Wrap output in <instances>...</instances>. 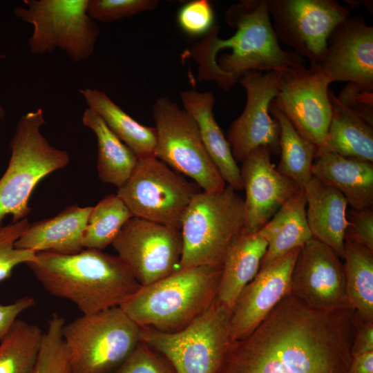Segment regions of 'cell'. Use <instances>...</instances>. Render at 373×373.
I'll return each instance as SVG.
<instances>
[{
	"label": "cell",
	"instance_id": "1",
	"mask_svg": "<svg viewBox=\"0 0 373 373\" xmlns=\"http://www.w3.org/2000/svg\"><path fill=\"white\" fill-rule=\"evenodd\" d=\"M354 313L312 309L289 294L249 334L230 342L216 373H347Z\"/></svg>",
	"mask_w": 373,
	"mask_h": 373
},
{
	"label": "cell",
	"instance_id": "2",
	"mask_svg": "<svg viewBox=\"0 0 373 373\" xmlns=\"http://www.w3.org/2000/svg\"><path fill=\"white\" fill-rule=\"evenodd\" d=\"M225 20L236 29L233 36L219 38V27L214 25L189 52L198 64L200 81H214L228 91L232 86L230 79L236 84L247 72H270L304 64V58L280 46L267 0L240 1L229 8Z\"/></svg>",
	"mask_w": 373,
	"mask_h": 373
},
{
	"label": "cell",
	"instance_id": "3",
	"mask_svg": "<svg viewBox=\"0 0 373 373\" xmlns=\"http://www.w3.org/2000/svg\"><path fill=\"white\" fill-rule=\"evenodd\" d=\"M26 265L46 291L70 300L82 314L120 307L141 287L118 256L94 249L69 255L37 252Z\"/></svg>",
	"mask_w": 373,
	"mask_h": 373
},
{
	"label": "cell",
	"instance_id": "4",
	"mask_svg": "<svg viewBox=\"0 0 373 373\" xmlns=\"http://www.w3.org/2000/svg\"><path fill=\"white\" fill-rule=\"evenodd\" d=\"M221 268L216 265L179 268L153 283L141 286L119 307L140 327L178 332L214 302Z\"/></svg>",
	"mask_w": 373,
	"mask_h": 373
},
{
	"label": "cell",
	"instance_id": "5",
	"mask_svg": "<svg viewBox=\"0 0 373 373\" xmlns=\"http://www.w3.org/2000/svg\"><path fill=\"white\" fill-rule=\"evenodd\" d=\"M45 124L42 108L30 111L19 120L10 141L8 167L0 178V225L8 215L12 222L30 213L32 191L48 174L69 163L67 151L51 146L41 133Z\"/></svg>",
	"mask_w": 373,
	"mask_h": 373
},
{
	"label": "cell",
	"instance_id": "6",
	"mask_svg": "<svg viewBox=\"0 0 373 373\" xmlns=\"http://www.w3.org/2000/svg\"><path fill=\"white\" fill-rule=\"evenodd\" d=\"M244 228V199L237 191L226 184L219 191H200L182 218L180 268L222 267L229 246Z\"/></svg>",
	"mask_w": 373,
	"mask_h": 373
},
{
	"label": "cell",
	"instance_id": "7",
	"mask_svg": "<svg viewBox=\"0 0 373 373\" xmlns=\"http://www.w3.org/2000/svg\"><path fill=\"white\" fill-rule=\"evenodd\" d=\"M61 333L70 373H112L140 342V327L119 307L82 314Z\"/></svg>",
	"mask_w": 373,
	"mask_h": 373
},
{
	"label": "cell",
	"instance_id": "8",
	"mask_svg": "<svg viewBox=\"0 0 373 373\" xmlns=\"http://www.w3.org/2000/svg\"><path fill=\"white\" fill-rule=\"evenodd\" d=\"M231 312L215 299L202 314L178 332L140 327V341L162 355L175 373H216L231 342Z\"/></svg>",
	"mask_w": 373,
	"mask_h": 373
},
{
	"label": "cell",
	"instance_id": "9",
	"mask_svg": "<svg viewBox=\"0 0 373 373\" xmlns=\"http://www.w3.org/2000/svg\"><path fill=\"white\" fill-rule=\"evenodd\" d=\"M15 16L33 27L28 43L34 55L64 50L75 62L93 54L100 31L87 12L88 0H24Z\"/></svg>",
	"mask_w": 373,
	"mask_h": 373
},
{
	"label": "cell",
	"instance_id": "10",
	"mask_svg": "<svg viewBox=\"0 0 373 373\" xmlns=\"http://www.w3.org/2000/svg\"><path fill=\"white\" fill-rule=\"evenodd\" d=\"M157 135L155 157L203 191L224 189L226 183L207 153L193 117L166 97L152 108Z\"/></svg>",
	"mask_w": 373,
	"mask_h": 373
},
{
	"label": "cell",
	"instance_id": "11",
	"mask_svg": "<svg viewBox=\"0 0 373 373\" xmlns=\"http://www.w3.org/2000/svg\"><path fill=\"white\" fill-rule=\"evenodd\" d=\"M201 189L155 156L138 159L117 195L134 217L180 229L184 214Z\"/></svg>",
	"mask_w": 373,
	"mask_h": 373
},
{
	"label": "cell",
	"instance_id": "12",
	"mask_svg": "<svg viewBox=\"0 0 373 373\" xmlns=\"http://www.w3.org/2000/svg\"><path fill=\"white\" fill-rule=\"evenodd\" d=\"M278 93L273 100L296 131L318 148L332 118L329 85L334 81L319 64L281 66L273 70Z\"/></svg>",
	"mask_w": 373,
	"mask_h": 373
},
{
	"label": "cell",
	"instance_id": "13",
	"mask_svg": "<svg viewBox=\"0 0 373 373\" xmlns=\"http://www.w3.org/2000/svg\"><path fill=\"white\" fill-rule=\"evenodd\" d=\"M278 39L311 64H321L335 27L350 14L336 0H267Z\"/></svg>",
	"mask_w": 373,
	"mask_h": 373
},
{
	"label": "cell",
	"instance_id": "14",
	"mask_svg": "<svg viewBox=\"0 0 373 373\" xmlns=\"http://www.w3.org/2000/svg\"><path fill=\"white\" fill-rule=\"evenodd\" d=\"M111 245L141 286L153 283L180 268L182 237L178 228L133 216Z\"/></svg>",
	"mask_w": 373,
	"mask_h": 373
},
{
	"label": "cell",
	"instance_id": "15",
	"mask_svg": "<svg viewBox=\"0 0 373 373\" xmlns=\"http://www.w3.org/2000/svg\"><path fill=\"white\" fill-rule=\"evenodd\" d=\"M341 259L331 247L311 238L300 248L296 258L289 294L318 310L334 311L352 307Z\"/></svg>",
	"mask_w": 373,
	"mask_h": 373
},
{
	"label": "cell",
	"instance_id": "16",
	"mask_svg": "<svg viewBox=\"0 0 373 373\" xmlns=\"http://www.w3.org/2000/svg\"><path fill=\"white\" fill-rule=\"evenodd\" d=\"M245 89L247 100L242 114L229 126L227 140L236 162H242L260 146L280 154V126L271 117L269 107L278 89L274 71H249L239 79Z\"/></svg>",
	"mask_w": 373,
	"mask_h": 373
},
{
	"label": "cell",
	"instance_id": "17",
	"mask_svg": "<svg viewBox=\"0 0 373 373\" xmlns=\"http://www.w3.org/2000/svg\"><path fill=\"white\" fill-rule=\"evenodd\" d=\"M271 153L263 146L253 150L240 168L244 199V232L256 233L280 207L302 189L280 174L271 162Z\"/></svg>",
	"mask_w": 373,
	"mask_h": 373
},
{
	"label": "cell",
	"instance_id": "18",
	"mask_svg": "<svg viewBox=\"0 0 373 373\" xmlns=\"http://www.w3.org/2000/svg\"><path fill=\"white\" fill-rule=\"evenodd\" d=\"M300 248L259 269L242 289L231 312V341L249 334L289 294L291 275Z\"/></svg>",
	"mask_w": 373,
	"mask_h": 373
},
{
	"label": "cell",
	"instance_id": "19",
	"mask_svg": "<svg viewBox=\"0 0 373 373\" xmlns=\"http://www.w3.org/2000/svg\"><path fill=\"white\" fill-rule=\"evenodd\" d=\"M334 82H348L373 90V27L361 15H350L327 40L319 64Z\"/></svg>",
	"mask_w": 373,
	"mask_h": 373
},
{
	"label": "cell",
	"instance_id": "20",
	"mask_svg": "<svg viewBox=\"0 0 373 373\" xmlns=\"http://www.w3.org/2000/svg\"><path fill=\"white\" fill-rule=\"evenodd\" d=\"M92 207H67L55 216L32 224L16 241L15 247L35 252L75 254L84 248L83 239Z\"/></svg>",
	"mask_w": 373,
	"mask_h": 373
},
{
	"label": "cell",
	"instance_id": "21",
	"mask_svg": "<svg viewBox=\"0 0 373 373\" xmlns=\"http://www.w3.org/2000/svg\"><path fill=\"white\" fill-rule=\"evenodd\" d=\"M306 217L312 237L343 259L347 202L331 184L312 176L305 186Z\"/></svg>",
	"mask_w": 373,
	"mask_h": 373
},
{
	"label": "cell",
	"instance_id": "22",
	"mask_svg": "<svg viewBox=\"0 0 373 373\" xmlns=\"http://www.w3.org/2000/svg\"><path fill=\"white\" fill-rule=\"evenodd\" d=\"M180 99L184 109L196 122L204 147L226 184L237 191H242L240 167L214 116L213 94L192 88L182 91Z\"/></svg>",
	"mask_w": 373,
	"mask_h": 373
},
{
	"label": "cell",
	"instance_id": "23",
	"mask_svg": "<svg viewBox=\"0 0 373 373\" xmlns=\"http://www.w3.org/2000/svg\"><path fill=\"white\" fill-rule=\"evenodd\" d=\"M314 176L335 187L352 209L373 208V163L317 150L312 169Z\"/></svg>",
	"mask_w": 373,
	"mask_h": 373
},
{
	"label": "cell",
	"instance_id": "24",
	"mask_svg": "<svg viewBox=\"0 0 373 373\" xmlns=\"http://www.w3.org/2000/svg\"><path fill=\"white\" fill-rule=\"evenodd\" d=\"M267 245L259 231H243L233 240L222 265L216 300L232 309L242 289L258 274Z\"/></svg>",
	"mask_w": 373,
	"mask_h": 373
},
{
	"label": "cell",
	"instance_id": "25",
	"mask_svg": "<svg viewBox=\"0 0 373 373\" xmlns=\"http://www.w3.org/2000/svg\"><path fill=\"white\" fill-rule=\"evenodd\" d=\"M332 114L323 145L318 150L373 163V120L343 104L329 89Z\"/></svg>",
	"mask_w": 373,
	"mask_h": 373
},
{
	"label": "cell",
	"instance_id": "26",
	"mask_svg": "<svg viewBox=\"0 0 373 373\" xmlns=\"http://www.w3.org/2000/svg\"><path fill=\"white\" fill-rule=\"evenodd\" d=\"M303 189L285 202L258 231L267 241L260 269L292 250L302 247L312 238L306 217Z\"/></svg>",
	"mask_w": 373,
	"mask_h": 373
},
{
	"label": "cell",
	"instance_id": "27",
	"mask_svg": "<svg viewBox=\"0 0 373 373\" xmlns=\"http://www.w3.org/2000/svg\"><path fill=\"white\" fill-rule=\"evenodd\" d=\"M79 92L88 108L102 117L110 130L138 159L155 156L157 135L155 127L137 122L104 91L87 88L80 89Z\"/></svg>",
	"mask_w": 373,
	"mask_h": 373
},
{
	"label": "cell",
	"instance_id": "28",
	"mask_svg": "<svg viewBox=\"0 0 373 373\" xmlns=\"http://www.w3.org/2000/svg\"><path fill=\"white\" fill-rule=\"evenodd\" d=\"M83 124L92 130L97 141V171L104 183L119 188L130 177L138 158L107 126L94 111L86 108Z\"/></svg>",
	"mask_w": 373,
	"mask_h": 373
},
{
	"label": "cell",
	"instance_id": "29",
	"mask_svg": "<svg viewBox=\"0 0 373 373\" xmlns=\"http://www.w3.org/2000/svg\"><path fill=\"white\" fill-rule=\"evenodd\" d=\"M269 113L280 126V159L276 170L303 189L312 177V169L318 147L296 131L274 101Z\"/></svg>",
	"mask_w": 373,
	"mask_h": 373
},
{
	"label": "cell",
	"instance_id": "30",
	"mask_svg": "<svg viewBox=\"0 0 373 373\" xmlns=\"http://www.w3.org/2000/svg\"><path fill=\"white\" fill-rule=\"evenodd\" d=\"M343 259L349 303L361 316L373 320V251L344 241Z\"/></svg>",
	"mask_w": 373,
	"mask_h": 373
},
{
	"label": "cell",
	"instance_id": "31",
	"mask_svg": "<svg viewBox=\"0 0 373 373\" xmlns=\"http://www.w3.org/2000/svg\"><path fill=\"white\" fill-rule=\"evenodd\" d=\"M44 333L37 325L17 319L0 340V373H30Z\"/></svg>",
	"mask_w": 373,
	"mask_h": 373
},
{
	"label": "cell",
	"instance_id": "32",
	"mask_svg": "<svg viewBox=\"0 0 373 373\" xmlns=\"http://www.w3.org/2000/svg\"><path fill=\"white\" fill-rule=\"evenodd\" d=\"M133 214L117 194L101 200L92 209L85 229L84 249L102 251L112 245L124 224Z\"/></svg>",
	"mask_w": 373,
	"mask_h": 373
},
{
	"label": "cell",
	"instance_id": "33",
	"mask_svg": "<svg viewBox=\"0 0 373 373\" xmlns=\"http://www.w3.org/2000/svg\"><path fill=\"white\" fill-rule=\"evenodd\" d=\"M64 319L53 314L44 333L37 362L30 373H70L68 355L62 336Z\"/></svg>",
	"mask_w": 373,
	"mask_h": 373
},
{
	"label": "cell",
	"instance_id": "34",
	"mask_svg": "<svg viewBox=\"0 0 373 373\" xmlns=\"http://www.w3.org/2000/svg\"><path fill=\"white\" fill-rule=\"evenodd\" d=\"M27 218L6 225H0V282L12 275L14 268L36 258L35 251L15 247L16 241L28 229Z\"/></svg>",
	"mask_w": 373,
	"mask_h": 373
},
{
	"label": "cell",
	"instance_id": "35",
	"mask_svg": "<svg viewBox=\"0 0 373 373\" xmlns=\"http://www.w3.org/2000/svg\"><path fill=\"white\" fill-rule=\"evenodd\" d=\"M157 0H88L87 12L93 20L111 22L155 10Z\"/></svg>",
	"mask_w": 373,
	"mask_h": 373
},
{
	"label": "cell",
	"instance_id": "36",
	"mask_svg": "<svg viewBox=\"0 0 373 373\" xmlns=\"http://www.w3.org/2000/svg\"><path fill=\"white\" fill-rule=\"evenodd\" d=\"M177 21L182 30L188 35H204L214 26L212 6L207 0L187 2L180 8Z\"/></svg>",
	"mask_w": 373,
	"mask_h": 373
},
{
	"label": "cell",
	"instance_id": "37",
	"mask_svg": "<svg viewBox=\"0 0 373 373\" xmlns=\"http://www.w3.org/2000/svg\"><path fill=\"white\" fill-rule=\"evenodd\" d=\"M112 373H175L160 353L140 341L128 357Z\"/></svg>",
	"mask_w": 373,
	"mask_h": 373
},
{
	"label": "cell",
	"instance_id": "38",
	"mask_svg": "<svg viewBox=\"0 0 373 373\" xmlns=\"http://www.w3.org/2000/svg\"><path fill=\"white\" fill-rule=\"evenodd\" d=\"M344 241L362 245L373 251V208L351 209L347 211Z\"/></svg>",
	"mask_w": 373,
	"mask_h": 373
},
{
	"label": "cell",
	"instance_id": "39",
	"mask_svg": "<svg viewBox=\"0 0 373 373\" xmlns=\"http://www.w3.org/2000/svg\"><path fill=\"white\" fill-rule=\"evenodd\" d=\"M337 98L345 106L373 120V90L348 82Z\"/></svg>",
	"mask_w": 373,
	"mask_h": 373
},
{
	"label": "cell",
	"instance_id": "40",
	"mask_svg": "<svg viewBox=\"0 0 373 373\" xmlns=\"http://www.w3.org/2000/svg\"><path fill=\"white\" fill-rule=\"evenodd\" d=\"M352 356L373 351V320L361 316L356 311L354 316Z\"/></svg>",
	"mask_w": 373,
	"mask_h": 373
},
{
	"label": "cell",
	"instance_id": "41",
	"mask_svg": "<svg viewBox=\"0 0 373 373\" xmlns=\"http://www.w3.org/2000/svg\"><path fill=\"white\" fill-rule=\"evenodd\" d=\"M35 305V300L30 296L18 298L12 304H0V340L10 331L18 316Z\"/></svg>",
	"mask_w": 373,
	"mask_h": 373
},
{
	"label": "cell",
	"instance_id": "42",
	"mask_svg": "<svg viewBox=\"0 0 373 373\" xmlns=\"http://www.w3.org/2000/svg\"><path fill=\"white\" fill-rule=\"evenodd\" d=\"M347 373H373V351L352 356Z\"/></svg>",
	"mask_w": 373,
	"mask_h": 373
},
{
	"label": "cell",
	"instance_id": "43",
	"mask_svg": "<svg viewBox=\"0 0 373 373\" xmlns=\"http://www.w3.org/2000/svg\"><path fill=\"white\" fill-rule=\"evenodd\" d=\"M350 8H358L361 5L367 8L370 12L372 10V1H345Z\"/></svg>",
	"mask_w": 373,
	"mask_h": 373
},
{
	"label": "cell",
	"instance_id": "44",
	"mask_svg": "<svg viewBox=\"0 0 373 373\" xmlns=\"http://www.w3.org/2000/svg\"><path fill=\"white\" fill-rule=\"evenodd\" d=\"M5 57L4 55L0 54V59H3ZM5 115V112L3 110V108L0 105V117H3Z\"/></svg>",
	"mask_w": 373,
	"mask_h": 373
}]
</instances>
